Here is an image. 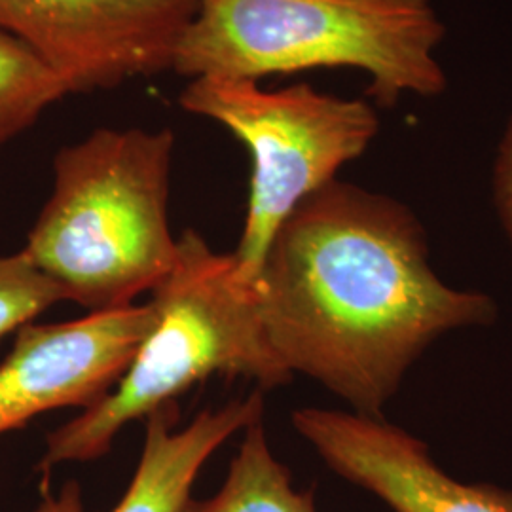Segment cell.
Returning <instances> with one entry per match:
<instances>
[{
	"mask_svg": "<svg viewBox=\"0 0 512 512\" xmlns=\"http://www.w3.org/2000/svg\"><path fill=\"white\" fill-rule=\"evenodd\" d=\"M253 289L281 366L372 418L439 338L497 315L490 296L448 287L431 268L406 203L338 179L279 226Z\"/></svg>",
	"mask_w": 512,
	"mask_h": 512,
	"instance_id": "1",
	"label": "cell"
},
{
	"mask_svg": "<svg viewBox=\"0 0 512 512\" xmlns=\"http://www.w3.org/2000/svg\"><path fill=\"white\" fill-rule=\"evenodd\" d=\"M173 150L171 129L99 128L55 154L50 198L21 251L69 302L128 308L171 274Z\"/></svg>",
	"mask_w": 512,
	"mask_h": 512,
	"instance_id": "2",
	"label": "cell"
},
{
	"mask_svg": "<svg viewBox=\"0 0 512 512\" xmlns=\"http://www.w3.org/2000/svg\"><path fill=\"white\" fill-rule=\"evenodd\" d=\"M196 14L171 71L260 82L348 67L368 76L376 109L403 95L439 97L446 23L433 0H194Z\"/></svg>",
	"mask_w": 512,
	"mask_h": 512,
	"instance_id": "3",
	"label": "cell"
},
{
	"mask_svg": "<svg viewBox=\"0 0 512 512\" xmlns=\"http://www.w3.org/2000/svg\"><path fill=\"white\" fill-rule=\"evenodd\" d=\"M150 294L154 325L126 372L99 403L46 437L40 473L105 458L128 423L211 376L247 378L260 391L293 380L266 342L253 283L239 279L232 253H215L196 230L181 234L175 268Z\"/></svg>",
	"mask_w": 512,
	"mask_h": 512,
	"instance_id": "4",
	"label": "cell"
},
{
	"mask_svg": "<svg viewBox=\"0 0 512 512\" xmlns=\"http://www.w3.org/2000/svg\"><path fill=\"white\" fill-rule=\"evenodd\" d=\"M181 109L228 129L251 158L249 198L238 247L239 279L253 283L275 232L296 205L336 179L378 137V109L298 82L262 90L260 82L226 76L192 78Z\"/></svg>",
	"mask_w": 512,
	"mask_h": 512,
	"instance_id": "5",
	"label": "cell"
},
{
	"mask_svg": "<svg viewBox=\"0 0 512 512\" xmlns=\"http://www.w3.org/2000/svg\"><path fill=\"white\" fill-rule=\"evenodd\" d=\"M194 0H0V29L33 48L69 93L171 71Z\"/></svg>",
	"mask_w": 512,
	"mask_h": 512,
	"instance_id": "6",
	"label": "cell"
},
{
	"mask_svg": "<svg viewBox=\"0 0 512 512\" xmlns=\"http://www.w3.org/2000/svg\"><path fill=\"white\" fill-rule=\"evenodd\" d=\"M154 325V308L131 304L18 330L0 363V437L57 408L88 410L126 372Z\"/></svg>",
	"mask_w": 512,
	"mask_h": 512,
	"instance_id": "7",
	"label": "cell"
},
{
	"mask_svg": "<svg viewBox=\"0 0 512 512\" xmlns=\"http://www.w3.org/2000/svg\"><path fill=\"white\" fill-rule=\"evenodd\" d=\"M293 427L330 469L393 512H512V492L444 473L423 440L355 412L298 408Z\"/></svg>",
	"mask_w": 512,
	"mask_h": 512,
	"instance_id": "8",
	"label": "cell"
},
{
	"mask_svg": "<svg viewBox=\"0 0 512 512\" xmlns=\"http://www.w3.org/2000/svg\"><path fill=\"white\" fill-rule=\"evenodd\" d=\"M264 418L260 389L220 408H205L177 427V404H165L145 420L143 452L122 499L109 512H179L192 497L203 465L228 439Z\"/></svg>",
	"mask_w": 512,
	"mask_h": 512,
	"instance_id": "9",
	"label": "cell"
},
{
	"mask_svg": "<svg viewBox=\"0 0 512 512\" xmlns=\"http://www.w3.org/2000/svg\"><path fill=\"white\" fill-rule=\"evenodd\" d=\"M179 512H317L315 492L296 490L287 465L275 458L264 418L243 431L217 494L190 497Z\"/></svg>",
	"mask_w": 512,
	"mask_h": 512,
	"instance_id": "10",
	"label": "cell"
},
{
	"mask_svg": "<svg viewBox=\"0 0 512 512\" xmlns=\"http://www.w3.org/2000/svg\"><path fill=\"white\" fill-rule=\"evenodd\" d=\"M69 95L65 82L23 40L0 29V147Z\"/></svg>",
	"mask_w": 512,
	"mask_h": 512,
	"instance_id": "11",
	"label": "cell"
},
{
	"mask_svg": "<svg viewBox=\"0 0 512 512\" xmlns=\"http://www.w3.org/2000/svg\"><path fill=\"white\" fill-rule=\"evenodd\" d=\"M59 302H67L63 291L23 251L0 255V340Z\"/></svg>",
	"mask_w": 512,
	"mask_h": 512,
	"instance_id": "12",
	"label": "cell"
},
{
	"mask_svg": "<svg viewBox=\"0 0 512 512\" xmlns=\"http://www.w3.org/2000/svg\"><path fill=\"white\" fill-rule=\"evenodd\" d=\"M492 188L497 219L512 245V116L495 152Z\"/></svg>",
	"mask_w": 512,
	"mask_h": 512,
	"instance_id": "13",
	"label": "cell"
},
{
	"mask_svg": "<svg viewBox=\"0 0 512 512\" xmlns=\"http://www.w3.org/2000/svg\"><path fill=\"white\" fill-rule=\"evenodd\" d=\"M40 512H73L63 501H59V503H55V501H52V503H48V507H44L42 511Z\"/></svg>",
	"mask_w": 512,
	"mask_h": 512,
	"instance_id": "14",
	"label": "cell"
}]
</instances>
